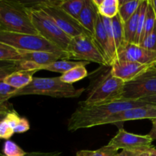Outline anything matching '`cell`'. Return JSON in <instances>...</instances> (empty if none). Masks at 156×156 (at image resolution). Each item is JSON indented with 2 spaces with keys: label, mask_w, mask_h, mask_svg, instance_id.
Listing matches in <instances>:
<instances>
[{
  "label": "cell",
  "mask_w": 156,
  "mask_h": 156,
  "mask_svg": "<svg viewBox=\"0 0 156 156\" xmlns=\"http://www.w3.org/2000/svg\"><path fill=\"white\" fill-rule=\"evenodd\" d=\"M150 105L140 100L117 99L98 105H80L71 114L67 123V129L74 132L80 129L93 127L101 125L102 122L113 114L130 108Z\"/></svg>",
  "instance_id": "1"
},
{
  "label": "cell",
  "mask_w": 156,
  "mask_h": 156,
  "mask_svg": "<svg viewBox=\"0 0 156 156\" xmlns=\"http://www.w3.org/2000/svg\"><path fill=\"white\" fill-rule=\"evenodd\" d=\"M0 30L38 35L32 24L28 6L17 1L0 0Z\"/></svg>",
  "instance_id": "2"
},
{
  "label": "cell",
  "mask_w": 156,
  "mask_h": 156,
  "mask_svg": "<svg viewBox=\"0 0 156 156\" xmlns=\"http://www.w3.org/2000/svg\"><path fill=\"white\" fill-rule=\"evenodd\" d=\"M84 88H76L70 84L63 82L60 77L33 78L31 83L24 88L17 90L12 98L21 95H45L55 98H76L84 91Z\"/></svg>",
  "instance_id": "3"
},
{
  "label": "cell",
  "mask_w": 156,
  "mask_h": 156,
  "mask_svg": "<svg viewBox=\"0 0 156 156\" xmlns=\"http://www.w3.org/2000/svg\"><path fill=\"white\" fill-rule=\"evenodd\" d=\"M0 43L9 45L18 50L44 51L56 53L69 59L66 52L51 44L40 35L26 34L0 30Z\"/></svg>",
  "instance_id": "4"
},
{
  "label": "cell",
  "mask_w": 156,
  "mask_h": 156,
  "mask_svg": "<svg viewBox=\"0 0 156 156\" xmlns=\"http://www.w3.org/2000/svg\"><path fill=\"white\" fill-rule=\"evenodd\" d=\"M28 8L32 24L38 31V35L67 53V49L71 38L66 34L42 10L35 7L28 6Z\"/></svg>",
  "instance_id": "5"
},
{
  "label": "cell",
  "mask_w": 156,
  "mask_h": 156,
  "mask_svg": "<svg viewBox=\"0 0 156 156\" xmlns=\"http://www.w3.org/2000/svg\"><path fill=\"white\" fill-rule=\"evenodd\" d=\"M125 82L114 77L110 69L101 76L87 94V98L80 103L84 105H98L119 99Z\"/></svg>",
  "instance_id": "6"
},
{
  "label": "cell",
  "mask_w": 156,
  "mask_h": 156,
  "mask_svg": "<svg viewBox=\"0 0 156 156\" xmlns=\"http://www.w3.org/2000/svg\"><path fill=\"white\" fill-rule=\"evenodd\" d=\"M153 95H156L155 63L151 65L131 82L125 83L119 99L139 100Z\"/></svg>",
  "instance_id": "7"
},
{
  "label": "cell",
  "mask_w": 156,
  "mask_h": 156,
  "mask_svg": "<svg viewBox=\"0 0 156 156\" xmlns=\"http://www.w3.org/2000/svg\"><path fill=\"white\" fill-rule=\"evenodd\" d=\"M69 59L77 61L93 62L109 66L96 46L93 36L89 33H84L71 38L67 49Z\"/></svg>",
  "instance_id": "8"
},
{
  "label": "cell",
  "mask_w": 156,
  "mask_h": 156,
  "mask_svg": "<svg viewBox=\"0 0 156 156\" xmlns=\"http://www.w3.org/2000/svg\"><path fill=\"white\" fill-rule=\"evenodd\" d=\"M33 7L41 9L47 14L56 23L57 25L70 38L87 33L80 24L77 20L69 15L58 5V1L39 2Z\"/></svg>",
  "instance_id": "9"
},
{
  "label": "cell",
  "mask_w": 156,
  "mask_h": 156,
  "mask_svg": "<svg viewBox=\"0 0 156 156\" xmlns=\"http://www.w3.org/2000/svg\"><path fill=\"white\" fill-rule=\"evenodd\" d=\"M152 139L148 135H137L121 128L107 145L119 149H136L152 146Z\"/></svg>",
  "instance_id": "10"
},
{
  "label": "cell",
  "mask_w": 156,
  "mask_h": 156,
  "mask_svg": "<svg viewBox=\"0 0 156 156\" xmlns=\"http://www.w3.org/2000/svg\"><path fill=\"white\" fill-rule=\"evenodd\" d=\"M156 119V106L147 105L145 107L130 108L113 114L102 122L101 125L117 123L129 120Z\"/></svg>",
  "instance_id": "11"
},
{
  "label": "cell",
  "mask_w": 156,
  "mask_h": 156,
  "mask_svg": "<svg viewBox=\"0 0 156 156\" xmlns=\"http://www.w3.org/2000/svg\"><path fill=\"white\" fill-rule=\"evenodd\" d=\"M116 59L150 65L156 62V52L147 50L137 44H126L117 54L115 60Z\"/></svg>",
  "instance_id": "12"
},
{
  "label": "cell",
  "mask_w": 156,
  "mask_h": 156,
  "mask_svg": "<svg viewBox=\"0 0 156 156\" xmlns=\"http://www.w3.org/2000/svg\"><path fill=\"white\" fill-rule=\"evenodd\" d=\"M153 64L142 65L138 62L116 59L110 65V73L114 77L126 83L136 79L138 76Z\"/></svg>",
  "instance_id": "13"
},
{
  "label": "cell",
  "mask_w": 156,
  "mask_h": 156,
  "mask_svg": "<svg viewBox=\"0 0 156 156\" xmlns=\"http://www.w3.org/2000/svg\"><path fill=\"white\" fill-rule=\"evenodd\" d=\"M93 38L96 46L99 48V51L102 53V56L106 61L108 66H110L111 63L114 60V56H113L111 48H110L106 32L105 27H104L102 21L101 20L100 15L99 13H97V15H96Z\"/></svg>",
  "instance_id": "14"
},
{
  "label": "cell",
  "mask_w": 156,
  "mask_h": 156,
  "mask_svg": "<svg viewBox=\"0 0 156 156\" xmlns=\"http://www.w3.org/2000/svg\"><path fill=\"white\" fill-rule=\"evenodd\" d=\"M18 52L22 59L21 61L33 64L38 71H39L40 67L43 66L48 65L60 59H67L62 55L48 53V52L24 51V50H18Z\"/></svg>",
  "instance_id": "15"
},
{
  "label": "cell",
  "mask_w": 156,
  "mask_h": 156,
  "mask_svg": "<svg viewBox=\"0 0 156 156\" xmlns=\"http://www.w3.org/2000/svg\"><path fill=\"white\" fill-rule=\"evenodd\" d=\"M97 13V8L93 4V1L85 0L84 7L77 18L78 22L82 26L83 28L92 36L94 32L95 22Z\"/></svg>",
  "instance_id": "16"
},
{
  "label": "cell",
  "mask_w": 156,
  "mask_h": 156,
  "mask_svg": "<svg viewBox=\"0 0 156 156\" xmlns=\"http://www.w3.org/2000/svg\"><path fill=\"white\" fill-rule=\"evenodd\" d=\"M37 70H19L9 75L5 79L4 82L17 90L27 86L33 79V75Z\"/></svg>",
  "instance_id": "17"
},
{
  "label": "cell",
  "mask_w": 156,
  "mask_h": 156,
  "mask_svg": "<svg viewBox=\"0 0 156 156\" xmlns=\"http://www.w3.org/2000/svg\"><path fill=\"white\" fill-rule=\"evenodd\" d=\"M88 64H90V62H84V61H69L68 59H60L56 62H51L48 65L40 67L39 70L44 69L64 74L74 67L79 66H86Z\"/></svg>",
  "instance_id": "18"
},
{
  "label": "cell",
  "mask_w": 156,
  "mask_h": 156,
  "mask_svg": "<svg viewBox=\"0 0 156 156\" xmlns=\"http://www.w3.org/2000/svg\"><path fill=\"white\" fill-rule=\"evenodd\" d=\"M112 26H113L115 47L116 50V56H117L118 53L124 48L126 44L125 39V31H124V23L122 22L119 15L112 18Z\"/></svg>",
  "instance_id": "19"
},
{
  "label": "cell",
  "mask_w": 156,
  "mask_h": 156,
  "mask_svg": "<svg viewBox=\"0 0 156 156\" xmlns=\"http://www.w3.org/2000/svg\"><path fill=\"white\" fill-rule=\"evenodd\" d=\"M142 0H132V1H119V12L122 22L125 23L136 13L140 6Z\"/></svg>",
  "instance_id": "20"
},
{
  "label": "cell",
  "mask_w": 156,
  "mask_h": 156,
  "mask_svg": "<svg viewBox=\"0 0 156 156\" xmlns=\"http://www.w3.org/2000/svg\"><path fill=\"white\" fill-rule=\"evenodd\" d=\"M87 75H88V72L85 66H79L61 75L60 76V79L64 83L72 85L74 82L82 80L83 79L87 77Z\"/></svg>",
  "instance_id": "21"
},
{
  "label": "cell",
  "mask_w": 156,
  "mask_h": 156,
  "mask_svg": "<svg viewBox=\"0 0 156 156\" xmlns=\"http://www.w3.org/2000/svg\"><path fill=\"white\" fill-rule=\"evenodd\" d=\"M85 3V0H64L58 1V5L69 15L77 20Z\"/></svg>",
  "instance_id": "22"
},
{
  "label": "cell",
  "mask_w": 156,
  "mask_h": 156,
  "mask_svg": "<svg viewBox=\"0 0 156 156\" xmlns=\"http://www.w3.org/2000/svg\"><path fill=\"white\" fill-rule=\"evenodd\" d=\"M140 13V6L139 7L136 13L124 23V31H125V39L126 44H133L135 37L138 27V20Z\"/></svg>",
  "instance_id": "23"
},
{
  "label": "cell",
  "mask_w": 156,
  "mask_h": 156,
  "mask_svg": "<svg viewBox=\"0 0 156 156\" xmlns=\"http://www.w3.org/2000/svg\"><path fill=\"white\" fill-rule=\"evenodd\" d=\"M156 24V16L153 9L152 4L151 0H148V5H147L146 13H145V24H144V29L142 32V37H141L140 44L142 42L145 38H146L154 29V25ZM140 45V44H139Z\"/></svg>",
  "instance_id": "24"
},
{
  "label": "cell",
  "mask_w": 156,
  "mask_h": 156,
  "mask_svg": "<svg viewBox=\"0 0 156 156\" xmlns=\"http://www.w3.org/2000/svg\"><path fill=\"white\" fill-rule=\"evenodd\" d=\"M119 0H102L100 5L97 7L98 13L102 17L113 18L119 12Z\"/></svg>",
  "instance_id": "25"
},
{
  "label": "cell",
  "mask_w": 156,
  "mask_h": 156,
  "mask_svg": "<svg viewBox=\"0 0 156 156\" xmlns=\"http://www.w3.org/2000/svg\"><path fill=\"white\" fill-rule=\"evenodd\" d=\"M22 60L18 50L0 43V61L19 62Z\"/></svg>",
  "instance_id": "26"
},
{
  "label": "cell",
  "mask_w": 156,
  "mask_h": 156,
  "mask_svg": "<svg viewBox=\"0 0 156 156\" xmlns=\"http://www.w3.org/2000/svg\"><path fill=\"white\" fill-rule=\"evenodd\" d=\"M147 5H148V0H142V3H141L140 5V13H139V20H138L137 31H136L134 42H133V44H137V45H139V44H140L141 37H142V32H143Z\"/></svg>",
  "instance_id": "27"
},
{
  "label": "cell",
  "mask_w": 156,
  "mask_h": 156,
  "mask_svg": "<svg viewBox=\"0 0 156 156\" xmlns=\"http://www.w3.org/2000/svg\"><path fill=\"white\" fill-rule=\"evenodd\" d=\"M26 153L27 152L11 140H7L3 145L2 154L5 156H24Z\"/></svg>",
  "instance_id": "28"
},
{
  "label": "cell",
  "mask_w": 156,
  "mask_h": 156,
  "mask_svg": "<svg viewBox=\"0 0 156 156\" xmlns=\"http://www.w3.org/2000/svg\"><path fill=\"white\" fill-rule=\"evenodd\" d=\"M139 46L151 51L156 52V24L151 33L142 41Z\"/></svg>",
  "instance_id": "29"
},
{
  "label": "cell",
  "mask_w": 156,
  "mask_h": 156,
  "mask_svg": "<svg viewBox=\"0 0 156 156\" xmlns=\"http://www.w3.org/2000/svg\"><path fill=\"white\" fill-rule=\"evenodd\" d=\"M14 133V129L6 119L0 122V139L9 140Z\"/></svg>",
  "instance_id": "30"
},
{
  "label": "cell",
  "mask_w": 156,
  "mask_h": 156,
  "mask_svg": "<svg viewBox=\"0 0 156 156\" xmlns=\"http://www.w3.org/2000/svg\"><path fill=\"white\" fill-rule=\"evenodd\" d=\"M117 149L109 145L102 146L97 150L93 151L92 153V156H117Z\"/></svg>",
  "instance_id": "31"
},
{
  "label": "cell",
  "mask_w": 156,
  "mask_h": 156,
  "mask_svg": "<svg viewBox=\"0 0 156 156\" xmlns=\"http://www.w3.org/2000/svg\"><path fill=\"white\" fill-rule=\"evenodd\" d=\"M21 70V68L18 66V62H17L16 65L11 66H6V67H0V82H3L6 77L9 76V75L12 74L15 72L19 71Z\"/></svg>",
  "instance_id": "32"
},
{
  "label": "cell",
  "mask_w": 156,
  "mask_h": 156,
  "mask_svg": "<svg viewBox=\"0 0 156 156\" xmlns=\"http://www.w3.org/2000/svg\"><path fill=\"white\" fill-rule=\"evenodd\" d=\"M16 91L17 89L6 84L4 81L0 82V96H6L7 101L11 98V95Z\"/></svg>",
  "instance_id": "33"
},
{
  "label": "cell",
  "mask_w": 156,
  "mask_h": 156,
  "mask_svg": "<svg viewBox=\"0 0 156 156\" xmlns=\"http://www.w3.org/2000/svg\"><path fill=\"white\" fill-rule=\"evenodd\" d=\"M29 129H30V124H29L28 120L26 118L21 117L14 129V133H23L27 132Z\"/></svg>",
  "instance_id": "34"
},
{
  "label": "cell",
  "mask_w": 156,
  "mask_h": 156,
  "mask_svg": "<svg viewBox=\"0 0 156 156\" xmlns=\"http://www.w3.org/2000/svg\"><path fill=\"white\" fill-rule=\"evenodd\" d=\"M149 148H142V149H123L120 153H118L117 156H139L143 152H146Z\"/></svg>",
  "instance_id": "35"
},
{
  "label": "cell",
  "mask_w": 156,
  "mask_h": 156,
  "mask_svg": "<svg viewBox=\"0 0 156 156\" xmlns=\"http://www.w3.org/2000/svg\"><path fill=\"white\" fill-rule=\"evenodd\" d=\"M12 106L7 102L3 104H0V122L2 121L6 117L7 114L12 111H13Z\"/></svg>",
  "instance_id": "36"
},
{
  "label": "cell",
  "mask_w": 156,
  "mask_h": 156,
  "mask_svg": "<svg viewBox=\"0 0 156 156\" xmlns=\"http://www.w3.org/2000/svg\"><path fill=\"white\" fill-rule=\"evenodd\" d=\"M24 156H61V152H27Z\"/></svg>",
  "instance_id": "37"
},
{
  "label": "cell",
  "mask_w": 156,
  "mask_h": 156,
  "mask_svg": "<svg viewBox=\"0 0 156 156\" xmlns=\"http://www.w3.org/2000/svg\"><path fill=\"white\" fill-rule=\"evenodd\" d=\"M139 100L143 102H145V103L149 104L151 105H153V106H156V95L143 98H141Z\"/></svg>",
  "instance_id": "38"
},
{
  "label": "cell",
  "mask_w": 156,
  "mask_h": 156,
  "mask_svg": "<svg viewBox=\"0 0 156 156\" xmlns=\"http://www.w3.org/2000/svg\"><path fill=\"white\" fill-rule=\"evenodd\" d=\"M151 123H152V126L148 135L152 139V140H156V119L151 120Z\"/></svg>",
  "instance_id": "39"
},
{
  "label": "cell",
  "mask_w": 156,
  "mask_h": 156,
  "mask_svg": "<svg viewBox=\"0 0 156 156\" xmlns=\"http://www.w3.org/2000/svg\"><path fill=\"white\" fill-rule=\"evenodd\" d=\"M93 151L90 150H80L76 152V156H92Z\"/></svg>",
  "instance_id": "40"
},
{
  "label": "cell",
  "mask_w": 156,
  "mask_h": 156,
  "mask_svg": "<svg viewBox=\"0 0 156 156\" xmlns=\"http://www.w3.org/2000/svg\"><path fill=\"white\" fill-rule=\"evenodd\" d=\"M17 62H9V61H0V67L11 66L16 65Z\"/></svg>",
  "instance_id": "41"
},
{
  "label": "cell",
  "mask_w": 156,
  "mask_h": 156,
  "mask_svg": "<svg viewBox=\"0 0 156 156\" xmlns=\"http://www.w3.org/2000/svg\"><path fill=\"white\" fill-rule=\"evenodd\" d=\"M146 156H156V149L153 146L150 147L146 151Z\"/></svg>",
  "instance_id": "42"
},
{
  "label": "cell",
  "mask_w": 156,
  "mask_h": 156,
  "mask_svg": "<svg viewBox=\"0 0 156 156\" xmlns=\"http://www.w3.org/2000/svg\"><path fill=\"white\" fill-rule=\"evenodd\" d=\"M151 4H152L153 9H154V13H155V16H156V0H151Z\"/></svg>",
  "instance_id": "43"
},
{
  "label": "cell",
  "mask_w": 156,
  "mask_h": 156,
  "mask_svg": "<svg viewBox=\"0 0 156 156\" xmlns=\"http://www.w3.org/2000/svg\"><path fill=\"white\" fill-rule=\"evenodd\" d=\"M139 156H146V152H143V153L142 154H141Z\"/></svg>",
  "instance_id": "44"
},
{
  "label": "cell",
  "mask_w": 156,
  "mask_h": 156,
  "mask_svg": "<svg viewBox=\"0 0 156 156\" xmlns=\"http://www.w3.org/2000/svg\"><path fill=\"white\" fill-rule=\"evenodd\" d=\"M0 156H5L4 155H3L2 153V152H0Z\"/></svg>",
  "instance_id": "45"
},
{
  "label": "cell",
  "mask_w": 156,
  "mask_h": 156,
  "mask_svg": "<svg viewBox=\"0 0 156 156\" xmlns=\"http://www.w3.org/2000/svg\"><path fill=\"white\" fill-rule=\"evenodd\" d=\"M155 64H156V62H155Z\"/></svg>",
  "instance_id": "46"
}]
</instances>
